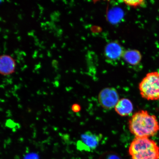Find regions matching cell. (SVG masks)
Wrapping results in <instances>:
<instances>
[{
    "instance_id": "1",
    "label": "cell",
    "mask_w": 159,
    "mask_h": 159,
    "mask_svg": "<svg viewBox=\"0 0 159 159\" xmlns=\"http://www.w3.org/2000/svg\"><path fill=\"white\" fill-rule=\"evenodd\" d=\"M129 127L135 138H150L159 131L157 117L146 110H140L133 114L129 121Z\"/></svg>"
},
{
    "instance_id": "2",
    "label": "cell",
    "mask_w": 159,
    "mask_h": 159,
    "mask_svg": "<svg viewBox=\"0 0 159 159\" xmlns=\"http://www.w3.org/2000/svg\"><path fill=\"white\" fill-rule=\"evenodd\" d=\"M128 152L131 159H159V146L150 138H135Z\"/></svg>"
},
{
    "instance_id": "3",
    "label": "cell",
    "mask_w": 159,
    "mask_h": 159,
    "mask_svg": "<svg viewBox=\"0 0 159 159\" xmlns=\"http://www.w3.org/2000/svg\"><path fill=\"white\" fill-rule=\"evenodd\" d=\"M139 90L147 100H159V71L147 73L139 83Z\"/></svg>"
},
{
    "instance_id": "4",
    "label": "cell",
    "mask_w": 159,
    "mask_h": 159,
    "mask_svg": "<svg viewBox=\"0 0 159 159\" xmlns=\"http://www.w3.org/2000/svg\"><path fill=\"white\" fill-rule=\"evenodd\" d=\"M98 99L101 106L103 108L109 110L115 108L119 100V97L116 89L108 87L100 91Z\"/></svg>"
},
{
    "instance_id": "5",
    "label": "cell",
    "mask_w": 159,
    "mask_h": 159,
    "mask_svg": "<svg viewBox=\"0 0 159 159\" xmlns=\"http://www.w3.org/2000/svg\"><path fill=\"white\" fill-rule=\"evenodd\" d=\"M102 138V135L101 134L87 131L81 135L80 140L78 142L77 145L83 150H93L98 146Z\"/></svg>"
},
{
    "instance_id": "6",
    "label": "cell",
    "mask_w": 159,
    "mask_h": 159,
    "mask_svg": "<svg viewBox=\"0 0 159 159\" xmlns=\"http://www.w3.org/2000/svg\"><path fill=\"white\" fill-rule=\"evenodd\" d=\"M16 63L12 57L7 55L0 56V74L9 75L15 72Z\"/></svg>"
},
{
    "instance_id": "7",
    "label": "cell",
    "mask_w": 159,
    "mask_h": 159,
    "mask_svg": "<svg viewBox=\"0 0 159 159\" xmlns=\"http://www.w3.org/2000/svg\"><path fill=\"white\" fill-rule=\"evenodd\" d=\"M116 112L120 116L123 117L129 116L134 110V105L129 99L123 98L119 99L115 107Z\"/></svg>"
},
{
    "instance_id": "8",
    "label": "cell",
    "mask_w": 159,
    "mask_h": 159,
    "mask_svg": "<svg viewBox=\"0 0 159 159\" xmlns=\"http://www.w3.org/2000/svg\"><path fill=\"white\" fill-rule=\"evenodd\" d=\"M124 53L121 46L116 42L109 43L105 47V55L107 58L112 60H116L120 58Z\"/></svg>"
},
{
    "instance_id": "9",
    "label": "cell",
    "mask_w": 159,
    "mask_h": 159,
    "mask_svg": "<svg viewBox=\"0 0 159 159\" xmlns=\"http://www.w3.org/2000/svg\"><path fill=\"white\" fill-rule=\"evenodd\" d=\"M122 56L127 63L133 66L139 65L142 59V55L140 52L135 49L125 51Z\"/></svg>"
},
{
    "instance_id": "10",
    "label": "cell",
    "mask_w": 159,
    "mask_h": 159,
    "mask_svg": "<svg viewBox=\"0 0 159 159\" xmlns=\"http://www.w3.org/2000/svg\"><path fill=\"white\" fill-rule=\"evenodd\" d=\"M123 15V12L120 9H113L109 13V20L112 23L118 22L122 18Z\"/></svg>"
},
{
    "instance_id": "11",
    "label": "cell",
    "mask_w": 159,
    "mask_h": 159,
    "mask_svg": "<svg viewBox=\"0 0 159 159\" xmlns=\"http://www.w3.org/2000/svg\"><path fill=\"white\" fill-rule=\"evenodd\" d=\"M125 4L131 7H137L144 6L146 4V1L143 0L138 1H124Z\"/></svg>"
},
{
    "instance_id": "12",
    "label": "cell",
    "mask_w": 159,
    "mask_h": 159,
    "mask_svg": "<svg viewBox=\"0 0 159 159\" xmlns=\"http://www.w3.org/2000/svg\"><path fill=\"white\" fill-rule=\"evenodd\" d=\"M101 159H122L120 156L115 153L109 152L103 154Z\"/></svg>"
},
{
    "instance_id": "13",
    "label": "cell",
    "mask_w": 159,
    "mask_h": 159,
    "mask_svg": "<svg viewBox=\"0 0 159 159\" xmlns=\"http://www.w3.org/2000/svg\"><path fill=\"white\" fill-rule=\"evenodd\" d=\"M73 107H74V108H72L73 111H76V112L77 111H77H79L80 110V108L79 106H77V105H76V106H75V105H74V106H73Z\"/></svg>"
},
{
    "instance_id": "14",
    "label": "cell",
    "mask_w": 159,
    "mask_h": 159,
    "mask_svg": "<svg viewBox=\"0 0 159 159\" xmlns=\"http://www.w3.org/2000/svg\"><path fill=\"white\" fill-rule=\"evenodd\" d=\"M25 159H37L36 157L34 156L28 157L27 158H26Z\"/></svg>"
}]
</instances>
